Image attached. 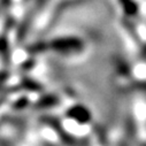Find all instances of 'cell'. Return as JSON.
Masks as SVG:
<instances>
[{"label":"cell","mask_w":146,"mask_h":146,"mask_svg":"<svg viewBox=\"0 0 146 146\" xmlns=\"http://www.w3.org/2000/svg\"><path fill=\"white\" fill-rule=\"evenodd\" d=\"M50 50L64 56H70L81 53L84 50V42L76 36L56 37L48 42Z\"/></svg>","instance_id":"cell-1"},{"label":"cell","mask_w":146,"mask_h":146,"mask_svg":"<svg viewBox=\"0 0 146 146\" xmlns=\"http://www.w3.org/2000/svg\"><path fill=\"white\" fill-rule=\"evenodd\" d=\"M47 1L48 0H35L33 6L24 15L23 20L16 25V40L17 42L22 43L27 38V36H28V33H29V31L32 27L35 16L43 9L44 6H46Z\"/></svg>","instance_id":"cell-2"},{"label":"cell","mask_w":146,"mask_h":146,"mask_svg":"<svg viewBox=\"0 0 146 146\" xmlns=\"http://www.w3.org/2000/svg\"><path fill=\"white\" fill-rule=\"evenodd\" d=\"M66 116L78 124H86L91 120L90 111L83 105H74L67 109Z\"/></svg>","instance_id":"cell-3"},{"label":"cell","mask_w":146,"mask_h":146,"mask_svg":"<svg viewBox=\"0 0 146 146\" xmlns=\"http://www.w3.org/2000/svg\"><path fill=\"white\" fill-rule=\"evenodd\" d=\"M81 3H83V0H62V1H60L56 5L55 9L53 11V14H52L51 21H50V27L53 25V23H55L63 13H66L68 9L72 8L76 5H80Z\"/></svg>","instance_id":"cell-4"},{"label":"cell","mask_w":146,"mask_h":146,"mask_svg":"<svg viewBox=\"0 0 146 146\" xmlns=\"http://www.w3.org/2000/svg\"><path fill=\"white\" fill-rule=\"evenodd\" d=\"M8 33L1 32L0 33V59L6 66H9L11 59H12V52H11V45L8 39Z\"/></svg>","instance_id":"cell-5"},{"label":"cell","mask_w":146,"mask_h":146,"mask_svg":"<svg viewBox=\"0 0 146 146\" xmlns=\"http://www.w3.org/2000/svg\"><path fill=\"white\" fill-rule=\"evenodd\" d=\"M25 50L29 52V54L31 55H38V54H42L44 53L45 51L50 50V46H48V42H44V40H38V42H35L30 45H28L25 47Z\"/></svg>","instance_id":"cell-6"},{"label":"cell","mask_w":146,"mask_h":146,"mask_svg":"<svg viewBox=\"0 0 146 146\" xmlns=\"http://www.w3.org/2000/svg\"><path fill=\"white\" fill-rule=\"evenodd\" d=\"M60 102V99L56 94H44L39 100L37 101V106L40 108H47V107H53L56 106Z\"/></svg>","instance_id":"cell-7"},{"label":"cell","mask_w":146,"mask_h":146,"mask_svg":"<svg viewBox=\"0 0 146 146\" xmlns=\"http://www.w3.org/2000/svg\"><path fill=\"white\" fill-rule=\"evenodd\" d=\"M21 86L24 90H29L31 92H38V91H40L43 89V86H42V84L39 82L35 81L33 78H30L28 76H25V77H23L21 80Z\"/></svg>","instance_id":"cell-8"},{"label":"cell","mask_w":146,"mask_h":146,"mask_svg":"<svg viewBox=\"0 0 146 146\" xmlns=\"http://www.w3.org/2000/svg\"><path fill=\"white\" fill-rule=\"evenodd\" d=\"M33 66H35V60H33V59H29V60H25V61L22 63V69H23L24 71H27V70L31 69Z\"/></svg>","instance_id":"cell-9"},{"label":"cell","mask_w":146,"mask_h":146,"mask_svg":"<svg viewBox=\"0 0 146 146\" xmlns=\"http://www.w3.org/2000/svg\"><path fill=\"white\" fill-rule=\"evenodd\" d=\"M8 76H9V74L7 71H0V84L5 83L7 81V78H8Z\"/></svg>","instance_id":"cell-10"}]
</instances>
